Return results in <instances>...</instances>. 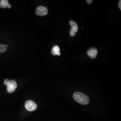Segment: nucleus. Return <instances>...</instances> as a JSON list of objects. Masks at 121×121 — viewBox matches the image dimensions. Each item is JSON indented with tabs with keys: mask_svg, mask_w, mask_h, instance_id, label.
I'll return each instance as SVG.
<instances>
[{
	"mask_svg": "<svg viewBox=\"0 0 121 121\" xmlns=\"http://www.w3.org/2000/svg\"><path fill=\"white\" fill-rule=\"evenodd\" d=\"M73 97L74 100L79 104H86L89 102L88 97L85 94L80 92H75L73 94Z\"/></svg>",
	"mask_w": 121,
	"mask_h": 121,
	"instance_id": "1",
	"label": "nucleus"
},
{
	"mask_svg": "<svg viewBox=\"0 0 121 121\" xmlns=\"http://www.w3.org/2000/svg\"><path fill=\"white\" fill-rule=\"evenodd\" d=\"M25 107L28 111H33L37 108V105L33 101L28 100L25 102Z\"/></svg>",
	"mask_w": 121,
	"mask_h": 121,
	"instance_id": "2",
	"label": "nucleus"
},
{
	"mask_svg": "<svg viewBox=\"0 0 121 121\" xmlns=\"http://www.w3.org/2000/svg\"><path fill=\"white\" fill-rule=\"evenodd\" d=\"M6 86L7 91L9 93H12L15 90L17 86V84L15 81L12 80L9 81Z\"/></svg>",
	"mask_w": 121,
	"mask_h": 121,
	"instance_id": "3",
	"label": "nucleus"
},
{
	"mask_svg": "<svg viewBox=\"0 0 121 121\" xmlns=\"http://www.w3.org/2000/svg\"><path fill=\"white\" fill-rule=\"evenodd\" d=\"M48 13V9L46 7L39 6L37 8L35 11L36 15L40 16H43L46 15Z\"/></svg>",
	"mask_w": 121,
	"mask_h": 121,
	"instance_id": "4",
	"label": "nucleus"
},
{
	"mask_svg": "<svg viewBox=\"0 0 121 121\" xmlns=\"http://www.w3.org/2000/svg\"><path fill=\"white\" fill-rule=\"evenodd\" d=\"M98 53V51L95 48H89L87 52L88 56L92 59H94L96 57Z\"/></svg>",
	"mask_w": 121,
	"mask_h": 121,
	"instance_id": "5",
	"label": "nucleus"
},
{
	"mask_svg": "<svg viewBox=\"0 0 121 121\" xmlns=\"http://www.w3.org/2000/svg\"><path fill=\"white\" fill-rule=\"evenodd\" d=\"M69 24L71 26L70 30L73 31L75 33H76L78 31V29L77 23L74 21L71 20L69 22Z\"/></svg>",
	"mask_w": 121,
	"mask_h": 121,
	"instance_id": "6",
	"label": "nucleus"
},
{
	"mask_svg": "<svg viewBox=\"0 0 121 121\" xmlns=\"http://www.w3.org/2000/svg\"><path fill=\"white\" fill-rule=\"evenodd\" d=\"M51 53L53 55L60 56V48L58 46H55L52 48Z\"/></svg>",
	"mask_w": 121,
	"mask_h": 121,
	"instance_id": "7",
	"label": "nucleus"
},
{
	"mask_svg": "<svg viewBox=\"0 0 121 121\" xmlns=\"http://www.w3.org/2000/svg\"><path fill=\"white\" fill-rule=\"evenodd\" d=\"M9 4L8 0H1L0 2V7L2 8H5L8 7Z\"/></svg>",
	"mask_w": 121,
	"mask_h": 121,
	"instance_id": "8",
	"label": "nucleus"
},
{
	"mask_svg": "<svg viewBox=\"0 0 121 121\" xmlns=\"http://www.w3.org/2000/svg\"><path fill=\"white\" fill-rule=\"evenodd\" d=\"M7 50V47L4 44H0V52H4Z\"/></svg>",
	"mask_w": 121,
	"mask_h": 121,
	"instance_id": "9",
	"label": "nucleus"
},
{
	"mask_svg": "<svg viewBox=\"0 0 121 121\" xmlns=\"http://www.w3.org/2000/svg\"><path fill=\"white\" fill-rule=\"evenodd\" d=\"M69 33H70V35L71 36H74V35H75V34H76V33L72 31H71V30H70Z\"/></svg>",
	"mask_w": 121,
	"mask_h": 121,
	"instance_id": "10",
	"label": "nucleus"
},
{
	"mask_svg": "<svg viewBox=\"0 0 121 121\" xmlns=\"http://www.w3.org/2000/svg\"><path fill=\"white\" fill-rule=\"evenodd\" d=\"M9 80H8V79H5L4 81V84L6 85H7V84L9 82Z\"/></svg>",
	"mask_w": 121,
	"mask_h": 121,
	"instance_id": "11",
	"label": "nucleus"
},
{
	"mask_svg": "<svg viewBox=\"0 0 121 121\" xmlns=\"http://www.w3.org/2000/svg\"><path fill=\"white\" fill-rule=\"evenodd\" d=\"M86 1L87 3H88V4H91L93 1H92V0H87Z\"/></svg>",
	"mask_w": 121,
	"mask_h": 121,
	"instance_id": "12",
	"label": "nucleus"
},
{
	"mask_svg": "<svg viewBox=\"0 0 121 121\" xmlns=\"http://www.w3.org/2000/svg\"><path fill=\"white\" fill-rule=\"evenodd\" d=\"M121 0H120L119 1V5H118V6H119V9H120V10H121Z\"/></svg>",
	"mask_w": 121,
	"mask_h": 121,
	"instance_id": "13",
	"label": "nucleus"
},
{
	"mask_svg": "<svg viewBox=\"0 0 121 121\" xmlns=\"http://www.w3.org/2000/svg\"><path fill=\"white\" fill-rule=\"evenodd\" d=\"M11 7V5H10V4H8L7 8H9V9H10Z\"/></svg>",
	"mask_w": 121,
	"mask_h": 121,
	"instance_id": "14",
	"label": "nucleus"
}]
</instances>
